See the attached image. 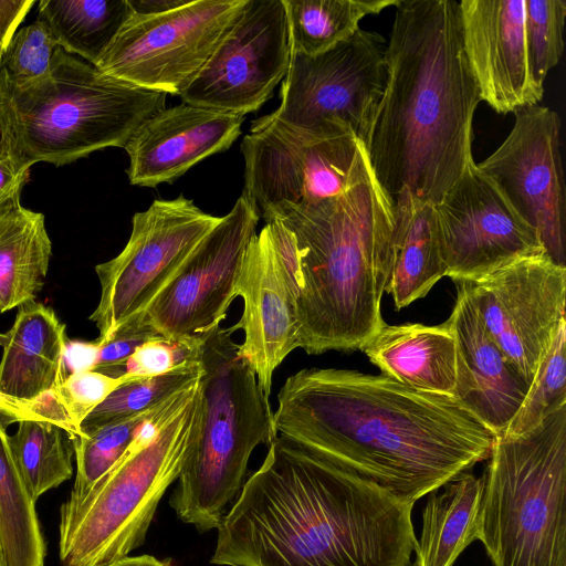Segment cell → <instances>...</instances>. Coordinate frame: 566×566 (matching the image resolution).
Instances as JSON below:
<instances>
[{"mask_svg": "<svg viewBox=\"0 0 566 566\" xmlns=\"http://www.w3.org/2000/svg\"><path fill=\"white\" fill-rule=\"evenodd\" d=\"M220 219L184 195L156 199L136 212L122 252L95 266L101 297L90 321L98 328V338L108 337L123 322L144 312Z\"/></svg>", "mask_w": 566, "mask_h": 566, "instance_id": "obj_10", "label": "cell"}, {"mask_svg": "<svg viewBox=\"0 0 566 566\" xmlns=\"http://www.w3.org/2000/svg\"><path fill=\"white\" fill-rule=\"evenodd\" d=\"M38 9L55 42L94 66L132 15L127 0H41Z\"/></svg>", "mask_w": 566, "mask_h": 566, "instance_id": "obj_28", "label": "cell"}, {"mask_svg": "<svg viewBox=\"0 0 566 566\" xmlns=\"http://www.w3.org/2000/svg\"><path fill=\"white\" fill-rule=\"evenodd\" d=\"M201 420L199 379L159 431L142 423L123 457L82 496L67 497L59 523V557L64 566H106L144 544Z\"/></svg>", "mask_w": 566, "mask_h": 566, "instance_id": "obj_7", "label": "cell"}, {"mask_svg": "<svg viewBox=\"0 0 566 566\" xmlns=\"http://www.w3.org/2000/svg\"><path fill=\"white\" fill-rule=\"evenodd\" d=\"M565 19L564 0H525L528 61L533 80L541 88L563 55Z\"/></svg>", "mask_w": 566, "mask_h": 566, "instance_id": "obj_34", "label": "cell"}, {"mask_svg": "<svg viewBox=\"0 0 566 566\" xmlns=\"http://www.w3.org/2000/svg\"><path fill=\"white\" fill-rule=\"evenodd\" d=\"M386 44V85L364 143L394 200L401 189L437 205L472 157L481 102L467 60L459 2L399 0Z\"/></svg>", "mask_w": 566, "mask_h": 566, "instance_id": "obj_3", "label": "cell"}, {"mask_svg": "<svg viewBox=\"0 0 566 566\" xmlns=\"http://www.w3.org/2000/svg\"><path fill=\"white\" fill-rule=\"evenodd\" d=\"M153 409L73 437L76 473L69 499L86 493L123 457Z\"/></svg>", "mask_w": 566, "mask_h": 566, "instance_id": "obj_33", "label": "cell"}, {"mask_svg": "<svg viewBox=\"0 0 566 566\" xmlns=\"http://www.w3.org/2000/svg\"><path fill=\"white\" fill-rule=\"evenodd\" d=\"M202 366L136 379L115 389L81 423V434L148 411L201 378Z\"/></svg>", "mask_w": 566, "mask_h": 566, "instance_id": "obj_31", "label": "cell"}, {"mask_svg": "<svg viewBox=\"0 0 566 566\" xmlns=\"http://www.w3.org/2000/svg\"><path fill=\"white\" fill-rule=\"evenodd\" d=\"M291 44L283 0H247L184 103L245 116L259 109L289 70Z\"/></svg>", "mask_w": 566, "mask_h": 566, "instance_id": "obj_15", "label": "cell"}, {"mask_svg": "<svg viewBox=\"0 0 566 566\" xmlns=\"http://www.w3.org/2000/svg\"><path fill=\"white\" fill-rule=\"evenodd\" d=\"M566 323H564L536 374L517 412L499 436L515 438L530 432L552 412L566 406ZM497 437V436H496Z\"/></svg>", "mask_w": 566, "mask_h": 566, "instance_id": "obj_32", "label": "cell"}, {"mask_svg": "<svg viewBox=\"0 0 566 566\" xmlns=\"http://www.w3.org/2000/svg\"><path fill=\"white\" fill-rule=\"evenodd\" d=\"M385 39L359 29L316 55L291 53L281 104L270 115L290 127L345 125L365 143L386 85Z\"/></svg>", "mask_w": 566, "mask_h": 566, "instance_id": "obj_12", "label": "cell"}, {"mask_svg": "<svg viewBox=\"0 0 566 566\" xmlns=\"http://www.w3.org/2000/svg\"><path fill=\"white\" fill-rule=\"evenodd\" d=\"M457 343L454 398L500 436L522 405L530 384L486 333L471 301L457 285V298L446 321Z\"/></svg>", "mask_w": 566, "mask_h": 566, "instance_id": "obj_21", "label": "cell"}, {"mask_svg": "<svg viewBox=\"0 0 566 566\" xmlns=\"http://www.w3.org/2000/svg\"><path fill=\"white\" fill-rule=\"evenodd\" d=\"M203 335L177 339L158 338L142 345L124 364L108 376L146 378L175 369L201 364Z\"/></svg>", "mask_w": 566, "mask_h": 566, "instance_id": "obj_37", "label": "cell"}, {"mask_svg": "<svg viewBox=\"0 0 566 566\" xmlns=\"http://www.w3.org/2000/svg\"><path fill=\"white\" fill-rule=\"evenodd\" d=\"M99 342H67L65 364L72 371L93 370L99 352Z\"/></svg>", "mask_w": 566, "mask_h": 566, "instance_id": "obj_41", "label": "cell"}, {"mask_svg": "<svg viewBox=\"0 0 566 566\" xmlns=\"http://www.w3.org/2000/svg\"><path fill=\"white\" fill-rule=\"evenodd\" d=\"M434 213L446 276L453 282L545 252L537 231L474 160L434 205Z\"/></svg>", "mask_w": 566, "mask_h": 566, "instance_id": "obj_16", "label": "cell"}, {"mask_svg": "<svg viewBox=\"0 0 566 566\" xmlns=\"http://www.w3.org/2000/svg\"><path fill=\"white\" fill-rule=\"evenodd\" d=\"M413 503L277 436L218 526L220 566H411Z\"/></svg>", "mask_w": 566, "mask_h": 566, "instance_id": "obj_2", "label": "cell"}, {"mask_svg": "<svg viewBox=\"0 0 566 566\" xmlns=\"http://www.w3.org/2000/svg\"><path fill=\"white\" fill-rule=\"evenodd\" d=\"M381 374L417 390L454 397L457 343L447 322L387 325L361 348Z\"/></svg>", "mask_w": 566, "mask_h": 566, "instance_id": "obj_23", "label": "cell"}, {"mask_svg": "<svg viewBox=\"0 0 566 566\" xmlns=\"http://www.w3.org/2000/svg\"><path fill=\"white\" fill-rule=\"evenodd\" d=\"M106 566H171L168 560H159L150 555L126 556Z\"/></svg>", "mask_w": 566, "mask_h": 566, "instance_id": "obj_43", "label": "cell"}, {"mask_svg": "<svg viewBox=\"0 0 566 566\" xmlns=\"http://www.w3.org/2000/svg\"><path fill=\"white\" fill-rule=\"evenodd\" d=\"M243 312L231 331L243 329L239 355L270 399L274 370L298 348L297 263L293 239L277 221L265 222L245 251L234 289Z\"/></svg>", "mask_w": 566, "mask_h": 566, "instance_id": "obj_14", "label": "cell"}, {"mask_svg": "<svg viewBox=\"0 0 566 566\" xmlns=\"http://www.w3.org/2000/svg\"><path fill=\"white\" fill-rule=\"evenodd\" d=\"M136 379L140 378H115L95 370L73 371L48 395L60 423L74 437L81 434V423L92 410L115 389Z\"/></svg>", "mask_w": 566, "mask_h": 566, "instance_id": "obj_35", "label": "cell"}, {"mask_svg": "<svg viewBox=\"0 0 566 566\" xmlns=\"http://www.w3.org/2000/svg\"><path fill=\"white\" fill-rule=\"evenodd\" d=\"M28 178L29 171L21 170L9 154L0 148V203L21 192Z\"/></svg>", "mask_w": 566, "mask_h": 566, "instance_id": "obj_40", "label": "cell"}, {"mask_svg": "<svg viewBox=\"0 0 566 566\" xmlns=\"http://www.w3.org/2000/svg\"><path fill=\"white\" fill-rule=\"evenodd\" d=\"M52 256L44 216L24 208L20 192L0 203V313L35 301Z\"/></svg>", "mask_w": 566, "mask_h": 566, "instance_id": "obj_25", "label": "cell"}, {"mask_svg": "<svg viewBox=\"0 0 566 566\" xmlns=\"http://www.w3.org/2000/svg\"><path fill=\"white\" fill-rule=\"evenodd\" d=\"M245 116L191 104L163 108L146 119L125 145L129 182L172 184L197 163L230 148Z\"/></svg>", "mask_w": 566, "mask_h": 566, "instance_id": "obj_20", "label": "cell"}, {"mask_svg": "<svg viewBox=\"0 0 566 566\" xmlns=\"http://www.w3.org/2000/svg\"><path fill=\"white\" fill-rule=\"evenodd\" d=\"M0 397L31 405L55 389L69 375L65 325L39 302L19 307L12 327L0 335Z\"/></svg>", "mask_w": 566, "mask_h": 566, "instance_id": "obj_22", "label": "cell"}, {"mask_svg": "<svg viewBox=\"0 0 566 566\" xmlns=\"http://www.w3.org/2000/svg\"><path fill=\"white\" fill-rule=\"evenodd\" d=\"M399 0H283L291 53L316 55L350 38L359 22Z\"/></svg>", "mask_w": 566, "mask_h": 566, "instance_id": "obj_30", "label": "cell"}, {"mask_svg": "<svg viewBox=\"0 0 566 566\" xmlns=\"http://www.w3.org/2000/svg\"><path fill=\"white\" fill-rule=\"evenodd\" d=\"M392 208V266L386 293L400 310L424 297L447 275V269L434 205L405 188L394 198Z\"/></svg>", "mask_w": 566, "mask_h": 566, "instance_id": "obj_24", "label": "cell"}, {"mask_svg": "<svg viewBox=\"0 0 566 566\" xmlns=\"http://www.w3.org/2000/svg\"><path fill=\"white\" fill-rule=\"evenodd\" d=\"M513 114L509 136L476 165L537 231L546 254L565 266L566 192L559 115L538 104Z\"/></svg>", "mask_w": 566, "mask_h": 566, "instance_id": "obj_17", "label": "cell"}, {"mask_svg": "<svg viewBox=\"0 0 566 566\" xmlns=\"http://www.w3.org/2000/svg\"><path fill=\"white\" fill-rule=\"evenodd\" d=\"M277 402V436L413 504L489 459L495 440L454 397L384 374L302 369Z\"/></svg>", "mask_w": 566, "mask_h": 566, "instance_id": "obj_1", "label": "cell"}, {"mask_svg": "<svg viewBox=\"0 0 566 566\" xmlns=\"http://www.w3.org/2000/svg\"><path fill=\"white\" fill-rule=\"evenodd\" d=\"M60 45L36 19L15 32L0 60V75L15 85L35 82L50 72Z\"/></svg>", "mask_w": 566, "mask_h": 566, "instance_id": "obj_36", "label": "cell"}, {"mask_svg": "<svg viewBox=\"0 0 566 566\" xmlns=\"http://www.w3.org/2000/svg\"><path fill=\"white\" fill-rule=\"evenodd\" d=\"M161 337L143 312L136 314L117 326L108 337L97 338L101 346L93 370L108 376L142 345Z\"/></svg>", "mask_w": 566, "mask_h": 566, "instance_id": "obj_38", "label": "cell"}, {"mask_svg": "<svg viewBox=\"0 0 566 566\" xmlns=\"http://www.w3.org/2000/svg\"><path fill=\"white\" fill-rule=\"evenodd\" d=\"M484 475L467 472L429 496L422 512L421 533L411 566H453L462 552L478 539Z\"/></svg>", "mask_w": 566, "mask_h": 566, "instance_id": "obj_26", "label": "cell"}, {"mask_svg": "<svg viewBox=\"0 0 566 566\" xmlns=\"http://www.w3.org/2000/svg\"><path fill=\"white\" fill-rule=\"evenodd\" d=\"M166 95L109 76L60 46L48 75L35 82L15 85L0 75V148L23 171L124 148L165 108Z\"/></svg>", "mask_w": 566, "mask_h": 566, "instance_id": "obj_5", "label": "cell"}, {"mask_svg": "<svg viewBox=\"0 0 566 566\" xmlns=\"http://www.w3.org/2000/svg\"><path fill=\"white\" fill-rule=\"evenodd\" d=\"M247 0H189L175 10L133 14L96 67L145 90L180 95L199 75Z\"/></svg>", "mask_w": 566, "mask_h": 566, "instance_id": "obj_11", "label": "cell"}, {"mask_svg": "<svg viewBox=\"0 0 566 566\" xmlns=\"http://www.w3.org/2000/svg\"><path fill=\"white\" fill-rule=\"evenodd\" d=\"M263 219L293 239L298 347L314 355L360 349L386 324L381 298L392 266V200L373 169L336 197Z\"/></svg>", "mask_w": 566, "mask_h": 566, "instance_id": "obj_4", "label": "cell"}, {"mask_svg": "<svg viewBox=\"0 0 566 566\" xmlns=\"http://www.w3.org/2000/svg\"><path fill=\"white\" fill-rule=\"evenodd\" d=\"M463 49L481 101L509 114L537 105L544 88L532 76L525 0H461Z\"/></svg>", "mask_w": 566, "mask_h": 566, "instance_id": "obj_19", "label": "cell"}, {"mask_svg": "<svg viewBox=\"0 0 566 566\" xmlns=\"http://www.w3.org/2000/svg\"><path fill=\"white\" fill-rule=\"evenodd\" d=\"M0 566H6V562L2 555L1 546H0Z\"/></svg>", "mask_w": 566, "mask_h": 566, "instance_id": "obj_44", "label": "cell"}, {"mask_svg": "<svg viewBox=\"0 0 566 566\" xmlns=\"http://www.w3.org/2000/svg\"><path fill=\"white\" fill-rule=\"evenodd\" d=\"M489 460L478 539L493 566H566V406L495 437Z\"/></svg>", "mask_w": 566, "mask_h": 566, "instance_id": "obj_8", "label": "cell"}, {"mask_svg": "<svg viewBox=\"0 0 566 566\" xmlns=\"http://www.w3.org/2000/svg\"><path fill=\"white\" fill-rule=\"evenodd\" d=\"M34 3L33 0H0V60Z\"/></svg>", "mask_w": 566, "mask_h": 566, "instance_id": "obj_39", "label": "cell"}, {"mask_svg": "<svg viewBox=\"0 0 566 566\" xmlns=\"http://www.w3.org/2000/svg\"><path fill=\"white\" fill-rule=\"evenodd\" d=\"M454 283L471 301L492 340L531 384L566 323V266L543 252Z\"/></svg>", "mask_w": 566, "mask_h": 566, "instance_id": "obj_13", "label": "cell"}, {"mask_svg": "<svg viewBox=\"0 0 566 566\" xmlns=\"http://www.w3.org/2000/svg\"><path fill=\"white\" fill-rule=\"evenodd\" d=\"M8 446L34 503L73 475V436L57 422L44 418L20 420L15 433L8 436Z\"/></svg>", "mask_w": 566, "mask_h": 566, "instance_id": "obj_29", "label": "cell"}, {"mask_svg": "<svg viewBox=\"0 0 566 566\" xmlns=\"http://www.w3.org/2000/svg\"><path fill=\"white\" fill-rule=\"evenodd\" d=\"M231 328L203 336L202 420L169 499L178 518L201 533L217 530L245 482L259 444L277 437L274 412Z\"/></svg>", "mask_w": 566, "mask_h": 566, "instance_id": "obj_6", "label": "cell"}, {"mask_svg": "<svg viewBox=\"0 0 566 566\" xmlns=\"http://www.w3.org/2000/svg\"><path fill=\"white\" fill-rule=\"evenodd\" d=\"M242 193L260 217L336 197L371 170L364 143L345 125L301 130L270 114L243 137Z\"/></svg>", "mask_w": 566, "mask_h": 566, "instance_id": "obj_9", "label": "cell"}, {"mask_svg": "<svg viewBox=\"0 0 566 566\" xmlns=\"http://www.w3.org/2000/svg\"><path fill=\"white\" fill-rule=\"evenodd\" d=\"M260 216L245 195L199 242L177 275L143 312L167 339L220 326L235 298L241 263Z\"/></svg>", "mask_w": 566, "mask_h": 566, "instance_id": "obj_18", "label": "cell"}, {"mask_svg": "<svg viewBox=\"0 0 566 566\" xmlns=\"http://www.w3.org/2000/svg\"><path fill=\"white\" fill-rule=\"evenodd\" d=\"M23 419L21 411L0 398V546L6 566H44L46 545L35 504L13 464L7 428Z\"/></svg>", "mask_w": 566, "mask_h": 566, "instance_id": "obj_27", "label": "cell"}, {"mask_svg": "<svg viewBox=\"0 0 566 566\" xmlns=\"http://www.w3.org/2000/svg\"><path fill=\"white\" fill-rule=\"evenodd\" d=\"M189 0H127L133 14L155 15L185 6Z\"/></svg>", "mask_w": 566, "mask_h": 566, "instance_id": "obj_42", "label": "cell"}]
</instances>
